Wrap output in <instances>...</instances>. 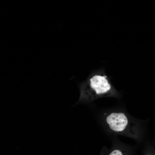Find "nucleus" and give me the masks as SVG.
Masks as SVG:
<instances>
[{
  "mask_svg": "<svg viewBox=\"0 0 155 155\" xmlns=\"http://www.w3.org/2000/svg\"><path fill=\"white\" fill-rule=\"evenodd\" d=\"M154 146V144H146L143 149V154L144 155H155Z\"/></svg>",
  "mask_w": 155,
  "mask_h": 155,
  "instance_id": "20e7f679",
  "label": "nucleus"
},
{
  "mask_svg": "<svg viewBox=\"0 0 155 155\" xmlns=\"http://www.w3.org/2000/svg\"><path fill=\"white\" fill-rule=\"evenodd\" d=\"M111 86L105 75H93L80 87L79 102H89L105 95L111 90Z\"/></svg>",
  "mask_w": 155,
  "mask_h": 155,
  "instance_id": "f03ea898",
  "label": "nucleus"
},
{
  "mask_svg": "<svg viewBox=\"0 0 155 155\" xmlns=\"http://www.w3.org/2000/svg\"><path fill=\"white\" fill-rule=\"evenodd\" d=\"M108 131L113 133L132 138L137 141L142 138V130L140 122L122 112H112L103 119Z\"/></svg>",
  "mask_w": 155,
  "mask_h": 155,
  "instance_id": "f257e3e1",
  "label": "nucleus"
},
{
  "mask_svg": "<svg viewBox=\"0 0 155 155\" xmlns=\"http://www.w3.org/2000/svg\"><path fill=\"white\" fill-rule=\"evenodd\" d=\"M134 151L131 148L119 145L113 147L107 155H133Z\"/></svg>",
  "mask_w": 155,
  "mask_h": 155,
  "instance_id": "7ed1b4c3",
  "label": "nucleus"
}]
</instances>
